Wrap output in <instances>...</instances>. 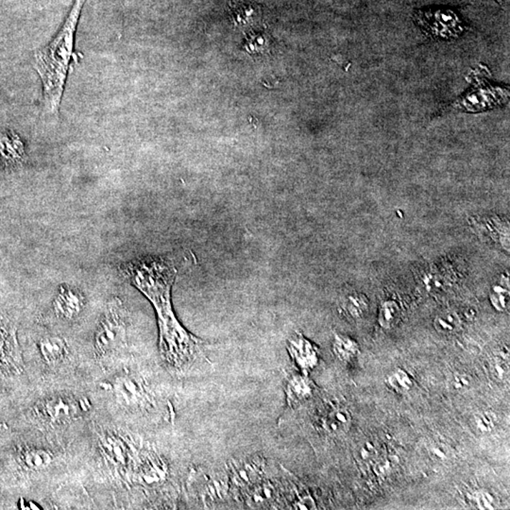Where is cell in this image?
Returning <instances> with one entry per match:
<instances>
[{"label": "cell", "mask_w": 510, "mask_h": 510, "mask_svg": "<svg viewBox=\"0 0 510 510\" xmlns=\"http://www.w3.org/2000/svg\"><path fill=\"white\" fill-rule=\"evenodd\" d=\"M120 273L149 299L157 314L161 356L177 371L207 360L205 343L192 335L176 318L172 288L178 270L172 261L161 256L137 258L120 266Z\"/></svg>", "instance_id": "obj_1"}, {"label": "cell", "mask_w": 510, "mask_h": 510, "mask_svg": "<svg viewBox=\"0 0 510 510\" xmlns=\"http://www.w3.org/2000/svg\"><path fill=\"white\" fill-rule=\"evenodd\" d=\"M86 0H75L62 29L46 47L35 52L34 67L43 85L45 106L56 114L61 105L67 75L74 54L75 36Z\"/></svg>", "instance_id": "obj_2"}, {"label": "cell", "mask_w": 510, "mask_h": 510, "mask_svg": "<svg viewBox=\"0 0 510 510\" xmlns=\"http://www.w3.org/2000/svg\"><path fill=\"white\" fill-rule=\"evenodd\" d=\"M127 336L126 310L118 297L110 299L95 334V356L104 358L125 345Z\"/></svg>", "instance_id": "obj_3"}, {"label": "cell", "mask_w": 510, "mask_h": 510, "mask_svg": "<svg viewBox=\"0 0 510 510\" xmlns=\"http://www.w3.org/2000/svg\"><path fill=\"white\" fill-rule=\"evenodd\" d=\"M414 20L427 37L433 40L456 38L464 31L463 21L452 10L417 11Z\"/></svg>", "instance_id": "obj_4"}, {"label": "cell", "mask_w": 510, "mask_h": 510, "mask_svg": "<svg viewBox=\"0 0 510 510\" xmlns=\"http://www.w3.org/2000/svg\"><path fill=\"white\" fill-rule=\"evenodd\" d=\"M88 408L85 399L71 395H54L40 402L35 410L42 421L49 426H58L79 419Z\"/></svg>", "instance_id": "obj_5"}, {"label": "cell", "mask_w": 510, "mask_h": 510, "mask_svg": "<svg viewBox=\"0 0 510 510\" xmlns=\"http://www.w3.org/2000/svg\"><path fill=\"white\" fill-rule=\"evenodd\" d=\"M267 462L261 456H251L231 462L227 476L231 491L238 494L265 477Z\"/></svg>", "instance_id": "obj_6"}, {"label": "cell", "mask_w": 510, "mask_h": 510, "mask_svg": "<svg viewBox=\"0 0 510 510\" xmlns=\"http://www.w3.org/2000/svg\"><path fill=\"white\" fill-rule=\"evenodd\" d=\"M509 89L492 85L477 84L456 103L454 107L463 112L478 113L494 109L509 100Z\"/></svg>", "instance_id": "obj_7"}, {"label": "cell", "mask_w": 510, "mask_h": 510, "mask_svg": "<svg viewBox=\"0 0 510 510\" xmlns=\"http://www.w3.org/2000/svg\"><path fill=\"white\" fill-rule=\"evenodd\" d=\"M189 483L191 489L194 491L193 492H197L200 497L198 500L206 509L218 506L231 491L228 476H222L218 474H213L212 476L207 474L202 476L200 472L194 471L190 476Z\"/></svg>", "instance_id": "obj_8"}, {"label": "cell", "mask_w": 510, "mask_h": 510, "mask_svg": "<svg viewBox=\"0 0 510 510\" xmlns=\"http://www.w3.org/2000/svg\"><path fill=\"white\" fill-rule=\"evenodd\" d=\"M22 365L16 329L0 323V373H19Z\"/></svg>", "instance_id": "obj_9"}, {"label": "cell", "mask_w": 510, "mask_h": 510, "mask_svg": "<svg viewBox=\"0 0 510 510\" xmlns=\"http://www.w3.org/2000/svg\"><path fill=\"white\" fill-rule=\"evenodd\" d=\"M240 495L248 509H277L280 505V487L265 477Z\"/></svg>", "instance_id": "obj_10"}, {"label": "cell", "mask_w": 510, "mask_h": 510, "mask_svg": "<svg viewBox=\"0 0 510 510\" xmlns=\"http://www.w3.org/2000/svg\"><path fill=\"white\" fill-rule=\"evenodd\" d=\"M118 400L128 406L141 408L150 403L149 391L144 381L139 377L123 375L115 379L113 384Z\"/></svg>", "instance_id": "obj_11"}, {"label": "cell", "mask_w": 510, "mask_h": 510, "mask_svg": "<svg viewBox=\"0 0 510 510\" xmlns=\"http://www.w3.org/2000/svg\"><path fill=\"white\" fill-rule=\"evenodd\" d=\"M288 351L293 363L305 374L318 364V350L301 334H295L288 339Z\"/></svg>", "instance_id": "obj_12"}, {"label": "cell", "mask_w": 510, "mask_h": 510, "mask_svg": "<svg viewBox=\"0 0 510 510\" xmlns=\"http://www.w3.org/2000/svg\"><path fill=\"white\" fill-rule=\"evenodd\" d=\"M84 303V295L79 290L71 286L62 285L54 299V308L60 318L73 320L82 312Z\"/></svg>", "instance_id": "obj_13"}, {"label": "cell", "mask_w": 510, "mask_h": 510, "mask_svg": "<svg viewBox=\"0 0 510 510\" xmlns=\"http://www.w3.org/2000/svg\"><path fill=\"white\" fill-rule=\"evenodd\" d=\"M315 385L306 375L292 374L286 379V398L288 408H295L312 398Z\"/></svg>", "instance_id": "obj_14"}, {"label": "cell", "mask_w": 510, "mask_h": 510, "mask_svg": "<svg viewBox=\"0 0 510 510\" xmlns=\"http://www.w3.org/2000/svg\"><path fill=\"white\" fill-rule=\"evenodd\" d=\"M39 350L43 359L49 365L61 363L69 354L67 341L59 336H47L41 338Z\"/></svg>", "instance_id": "obj_15"}, {"label": "cell", "mask_w": 510, "mask_h": 510, "mask_svg": "<svg viewBox=\"0 0 510 510\" xmlns=\"http://www.w3.org/2000/svg\"><path fill=\"white\" fill-rule=\"evenodd\" d=\"M351 424L350 411L343 406H336L323 417V428L329 436H340L348 431Z\"/></svg>", "instance_id": "obj_16"}, {"label": "cell", "mask_w": 510, "mask_h": 510, "mask_svg": "<svg viewBox=\"0 0 510 510\" xmlns=\"http://www.w3.org/2000/svg\"><path fill=\"white\" fill-rule=\"evenodd\" d=\"M139 481L147 486H155L164 482L167 476V467L159 457H149L140 470Z\"/></svg>", "instance_id": "obj_17"}, {"label": "cell", "mask_w": 510, "mask_h": 510, "mask_svg": "<svg viewBox=\"0 0 510 510\" xmlns=\"http://www.w3.org/2000/svg\"><path fill=\"white\" fill-rule=\"evenodd\" d=\"M333 351L338 360L348 363L358 356L359 347L356 341L348 336L336 335L333 341Z\"/></svg>", "instance_id": "obj_18"}, {"label": "cell", "mask_w": 510, "mask_h": 510, "mask_svg": "<svg viewBox=\"0 0 510 510\" xmlns=\"http://www.w3.org/2000/svg\"><path fill=\"white\" fill-rule=\"evenodd\" d=\"M22 461L27 469L32 471H42L51 464L52 456L44 449H27L22 456Z\"/></svg>", "instance_id": "obj_19"}, {"label": "cell", "mask_w": 510, "mask_h": 510, "mask_svg": "<svg viewBox=\"0 0 510 510\" xmlns=\"http://www.w3.org/2000/svg\"><path fill=\"white\" fill-rule=\"evenodd\" d=\"M498 424V419L494 412L482 410L476 412L470 421V426L474 433L484 436L491 433Z\"/></svg>", "instance_id": "obj_20"}, {"label": "cell", "mask_w": 510, "mask_h": 510, "mask_svg": "<svg viewBox=\"0 0 510 510\" xmlns=\"http://www.w3.org/2000/svg\"><path fill=\"white\" fill-rule=\"evenodd\" d=\"M386 382L389 388L400 394L408 393L414 386L413 379L403 369L391 371L386 376Z\"/></svg>", "instance_id": "obj_21"}, {"label": "cell", "mask_w": 510, "mask_h": 510, "mask_svg": "<svg viewBox=\"0 0 510 510\" xmlns=\"http://www.w3.org/2000/svg\"><path fill=\"white\" fill-rule=\"evenodd\" d=\"M489 373L497 383H502L509 377V356L497 354L491 359L489 363Z\"/></svg>", "instance_id": "obj_22"}, {"label": "cell", "mask_w": 510, "mask_h": 510, "mask_svg": "<svg viewBox=\"0 0 510 510\" xmlns=\"http://www.w3.org/2000/svg\"><path fill=\"white\" fill-rule=\"evenodd\" d=\"M106 454L111 461L117 464L126 465L128 457H129V450L126 446L125 442L120 439L108 438L104 443Z\"/></svg>", "instance_id": "obj_23"}, {"label": "cell", "mask_w": 510, "mask_h": 510, "mask_svg": "<svg viewBox=\"0 0 510 510\" xmlns=\"http://www.w3.org/2000/svg\"><path fill=\"white\" fill-rule=\"evenodd\" d=\"M344 312L351 318H360L368 309V303L360 295H349L343 299L341 303Z\"/></svg>", "instance_id": "obj_24"}, {"label": "cell", "mask_w": 510, "mask_h": 510, "mask_svg": "<svg viewBox=\"0 0 510 510\" xmlns=\"http://www.w3.org/2000/svg\"><path fill=\"white\" fill-rule=\"evenodd\" d=\"M461 326V318L454 312L442 313L434 320V327L439 333L443 334V335H453L459 330Z\"/></svg>", "instance_id": "obj_25"}, {"label": "cell", "mask_w": 510, "mask_h": 510, "mask_svg": "<svg viewBox=\"0 0 510 510\" xmlns=\"http://www.w3.org/2000/svg\"><path fill=\"white\" fill-rule=\"evenodd\" d=\"M0 152L6 159H20L23 153V145L17 137H2L0 138Z\"/></svg>", "instance_id": "obj_26"}, {"label": "cell", "mask_w": 510, "mask_h": 510, "mask_svg": "<svg viewBox=\"0 0 510 510\" xmlns=\"http://www.w3.org/2000/svg\"><path fill=\"white\" fill-rule=\"evenodd\" d=\"M472 505L478 509H495L499 506L498 499L491 491L479 489L472 495Z\"/></svg>", "instance_id": "obj_27"}, {"label": "cell", "mask_w": 510, "mask_h": 510, "mask_svg": "<svg viewBox=\"0 0 510 510\" xmlns=\"http://www.w3.org/2000/svg\"><path fill=\"white\" fill-rule=\"evenodd\" d=\"M400 309L393 301L384 303L379 314V323L385 328L391 327L398 321Z\"/></svg>", "instance_id": "obj_28"}, {"label": "cell", "mask_w": 510, "mask_h": 510, "mask_svg": "<svg viewBox=\"0 0 510 510\" xmlns=\"http://www.w3.org/2000/svg\"><path fill=\"white\" fill-rule=\"evenodd\" d=\"M428 456L433 459L434 461L439 462V463H446L450 459L453 457V450L450 448L446 444L441 443V442H434L429 445L428 450H427Z\"/></svg>", "instance_id": "obj_29"}, {"label": "cell", "mask_w": 510, "mask_h": 510, "mask_svg": "<svg viewBox=\"0 0 510 510\" xmlns=\"http://www.w3.org/2000/svg\"><path fill=\"white\" fill-rule=\"evenodd\" d=\"M356 459L361 463H369L375 461L377 457V450L375 446L371 442H364L362 445L359 446L356 451Z\"/></svg>", "instance_id": "obj_30"}, {"label": "cell", "mask_w": 510, "mask_h": 510, "mask_svg": "<svg viewBox=\"0 0 510 510\" xmlns=\"http://www.w3.org/2000/svg\"><path fill=\"white\" fill-rule=\"evenodd\" d=\"M491 300L492 305L498 311H505L509 308V292L501 288H495L491 294Z\"/></svg>", "instance_id": "obj_31"}, {"label": "cell", "mask_w": 510, "mask_h": 510, "mask_svg": "<svg viewBox=\"0 0 510 510\" xmlns=\"http://www.w3.org/2000/svg\"><path fill=\"white\" fill-rule=\"evenodd\" d=\"M235 16L240 23L253 21V16H256L255 7L253 5L244 4L235 9Z\"/></svg>", "instance_id": "obj_32"}, {"label": "cell", "mask_w": 510, "mask_h": 510, "mask_svg": "<svg viewBox=\"0 0 510 510\" xmlns=\"http://www.w3.org/2000/svg\"><path fill=\"white\" fill-rule=\"evenodd\" d=\"M394 468V462L393 459L389 457H383V459H379L376 461L374 465V471H375L377 476H385L391 474Z\"/></svg>", "instance_id": "obj_33"}, {"label": "cell", "mask_w": 510, "mask_h": 510, "mask_svg": "<svg viewBox=\"0 0 510 510\" xmlns=\"http://www.w3.org/2000/svg\"><path fill=\"white\" fill-rule=\"evenodd\" d=\"M451 385L454 391H464L471 385V378L464 373H454L453 378H452Z\"/></svg>", "instance_id": "obj_34"}, {"label": "cell", "mask_w": 510, "mask_h": 510, "mask_svg": "<svg viewBox=\"0 0 510 510\" xmlns=\"http://www.w3.org/2000/svg\"><path fill=\"white\" fill-rule=\"evenodd\" d=\"M497 1H498V2H501V1H502V0H497Z\"/></svg>", "instance_id": "obj_35"}]
</instances>
